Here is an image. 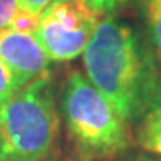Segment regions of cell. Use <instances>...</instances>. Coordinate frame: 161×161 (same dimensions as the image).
<instances>
[{
  "mask_svg": "<svg viewBox=\"0 0 161 161\" xmlns=\"http://www.w3.org/2000/svg\"><path fill=\"white\" fill-rule=\"evenodd\" d=\"M18 91L21 89L18 87L15 77L10 72V69L3 64V61L0 59V105L8 102Z\"/></svg>",
  "mask_w": 161,
  "mask_h": 161,
  "instance_id": "ba28073f",
  "label": "cell"
},
{
  "mask_svg": "<svg viewBox=\"0 0 161 161\" xmlns=\"http://www.w3.org/2000/svg\"><path fill=\"white\" fill-rule=\"evenodd\" d=\"M38 20L40 17L38 15H31V13L28 12H23L20 10L15 13V17H13L12 23H10V30L13 31H21V33H31L35 35L36 31V26H38Z\"/></svg>",
  "mask_w": 161,
  "mask_h": 161,
  "instance_id": "9c48e42d",
  "label": "cell"
},
{
  "mask_svg": "<svg viewBox=\"0 0 161 161\" xmlns=\"http://www.w3.org/2000/svg\"><path fill=\"white\" fill-rule=\"evenodd\" d=\"M138 140L145 150L161 155V110L146 115L140 122Z\"/></svg>",
  "mask_w": 161,
  "mask_h": 161,
  "instance_id": "52a82bcc",
  "label": "cell"
},
{
  "mask_svg": "<svg viewBox=\"0 0 161 161\" xmlns=\"http://www.w3.org/2000/svg\"><path fill=\"white\" fill-rule=\"evenodd\" d=\"M130 161H161V158H151V156H146V155H142V156H136Z\"/></svg>",
  "mask_w": 161,
  "mask_h": 161,
  "instance_id": "4fadbf2b",
  "label": "cell"
},
{
  "mask_svg": "<svg viewBox=\"0 0 161 161\" xmlns=\"http://www.w3.org/2000/svg\"><path fill=\"white\" fill-rule=\"evenodd\" d=\"M97 13H112L122 8L125 3H128L130 0H86Z\"/></svg>",
  "mask_w": 161,
  "mask_h": 161,
  "instance_id": "8fae6325",
  "label": "cell"
},
{
  "mask_svg": "<svg viewBox=\"0 0 161 161\" xmlns=\"http://www.w3.org/2000/svg\"><path fill=\"white\" fill-rule=\"evenodd\" d=\"M0 59L10 69L20 89L48 76L49 58L31 33L13 31L10 28L0 31Z\"/></svg>",
  "mask_w": 161,
  "mask_h": 161,
  "instance_id": "5b68a950",
  "label": "cell"
},
{
  "mask_svg": "<svg viewBox=\"0 0 161 161\" xmlns=\"http://www.w3.org/2000/svg\"><path fill=\"white\" fill-rule=\"evenodd\" d=\"M58 128L54 87L45 76L0 105V161H45Z\"/></svg>",
  "mask_w": 161,
  "mask_h": 161,
  "instance_id": "7a4b0ae2",
  "label": "cell"
},
{
  "mask_svg": "<svg viewBox=\"0 0 161 161\" xmlns=\"http://www.w3.org/2000/svg\"><path fill=\"white\" fill-rule=\"evenodd\" d=\"M18 12V0H0V31L8 28Z\"/></svg>",
  "mask_w": 161,
  "mask_h": 161,
  "instance_id": "30bf717a",
  "label": "cell"
},
{
  "mask_svg": "<svg viewBox=\"0 0 161 161\" xmlns=\"http://www.w3.org/2000/svg\"><path fill=\"white\" fill-rule=\"evenodd\" d=\"M61 108L69 135L84 156L107 158L128 146L125 122L79 71L66 80Z\"/></svg>",
  "mask_w": 161,
  "mask_h": 161,
  "instance_id": "3957f363",
  "label": "cell"
},
{
  "mask_svg": "<svg viewBox=\"0 0 161 161\" xmlns=\"http://www.w3.org/2000/svg\"><path fill=\"white\" fill-rule=\"evenodd\" d=\"M100 21L86 0H53L41 12L35 36L49 61H71L77 58L89 43Z\"/></svg>",
  "mask_w": 161,
  "mask_h": 161,
  "instance_id": "277c9868",
  "label": "cell"
},
{
  "mask_svg": "<svg viewBox=\"0 0 161 161\" xmlns=\"http://www.w3.org/2000/svg\"><path fill=\"white\" fill-rule=\"evenodd\" d=\"M53 2V0H18V8L28 12L31 15H41V12Z\"/></svg>",
  "mask_w": 161,
  "mask_h": 161,
  "instance_id": "7c38bea8",
  "label": "cell"
},
{
  "mask_svg": "<svg viewBox=\"0 0 161 161\" xmlns=\"http://www.w3.org/2000/svg\"><path fill=\"white\" fill-rule=\"evenodd\" d=\"M148 45L161 69V0H140Z\"/></svg>",
  "mask_w": 161,
  "mask_h": 161,
  "instance_id": "8992f818",
  "label": "cell"
},
{
  "mask_svg": "<svg viewBox=\"0 0 161 161\" xmlns=\"http://www.w3.org/2000/svg\"><path fill=\"white\" fill-rule=\"evenodd\" d=\"M84 68L125 123L161 110V69L148 40L128 21H99L84 49Z\"/></svg>",
  "mask_w": 161,
  "mask_h": 161,
  "instance_id": "6da1fadb",
  "label": "cell"
}]
</instances>
